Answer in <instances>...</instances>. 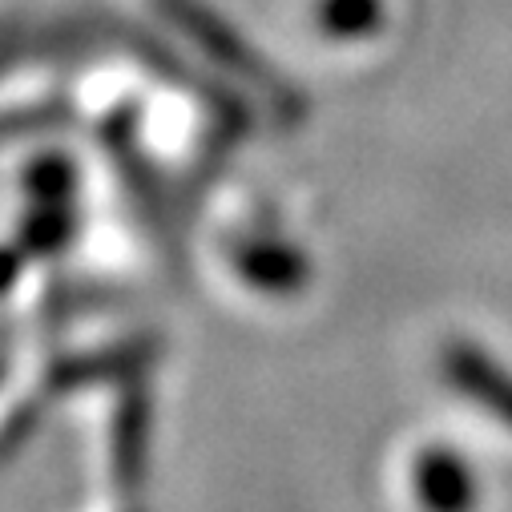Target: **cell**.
Instances as JSON below:
<instances>
[{"instance_id": "1", "label": "cell", "mask_w": 512, "mask_h": 512, "mask_svg": "<svg viewBox=\"0 0 512 512\" xmlns=\"http://www.w3.org/2000/svg\"><path fill=\"white\" fill-rule=\"evenodd\" d=\"M154 5L210 57V61H218L222 69H230V73H238L242 81H250L254 89H263L267 97H283V81L254 57V49L210 9V5H202V0H154Z\"/></svg>"}, {"instance_id": "2", "label": "cell", "mask_w": 512, "mask_h": 512, "mask_svg": "<svg viewBox=\"0 0 512 512\" xmlns=\"http://www.w3.org/2000/svg\"><path fill=\"white\" fill-rule=\"evenodd\" d=\"M440 371L452 392H460L468 404H476V412L512 432V367H504L472 339H448V347L440 351Z\"/></svg>"}, {"instance_id": "3", "label": "cell", "mask_w": 512, "mask_h": 512, "mask_svg": "<svg viewBox=\"0 0 512 512\" xmlns=\"http://www.w3.org/2000/svg\"><path fill=\"white\" fill-rule=\"evenodd\" d=\"M412 496L420 512H476L480 484L468 456L432 444L412 460Z\"/></svg>"}, {"instance_id": "4", "label": "cell", "mask_w": 512, "mask_h": 512, "mask_svg": "<svg viewBox=\"0 0 512 512\" xmlns=\"http://www.w3.org/2000/svg\"><path fill=\"white\" fill-rule=\"evenodd\" d=\"M150 440V412L142 396H130L113 420V476L125 492H138L146 476V444Z\"/></svg>"}, {"instance_id": "5", "label": "cell", "mask_w": 512, "mask_h": 512, "mask_svg": "<svg viewBox=\"0 0 512 512\" xmlns=\"http://www.w3.org/2000/svg\"><path fill=\"white\" fill-rule=\"evenodd\" d=\"M238 271L246 275V283L263 287V291H295L307 279V263L303 254L279 242H246L238 254Z\"/></svg>"}, {"instance_id": "6", "label": "cell", "mask_w": 512, "mask_h": 512, "mask_svg": "<svg viewBox=\"0 0 512 512\" xmlns=\"http://www.w3.org/2000/svg\"><path fill=\"white\" fill-rule=\"evenodd\" d=\"M319 25H323V33L343 37V41L371 37L383 25V0H323Z\"/></svg>"}]
</instances>
